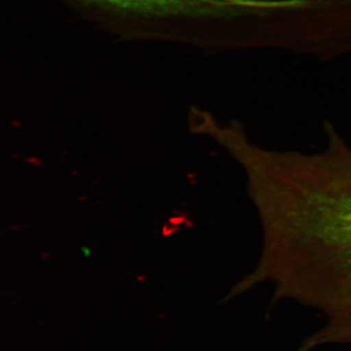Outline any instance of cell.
Returning a JSON list of instances; mask_svg holds the SVG:
<instances>
[{
	"instance_id": "cell-1",
	"label": "cell",
	"mask_w": 351,
	"mask_h": 351,
	"mask_svg": "<svg viewBox=\"0 0 351 351\" xmlns=\"http://www.w3.org/2000/svg\"><path fill=\"white\" fill-rule=\"evenodd\" d=\"M313 154L265 149L246 137L233 154L248 175L263 248L255 271L235 289L271 284L276 299L321 311L327 324L311 348L351 343V147L331 124Z\"/></svg>"
},
{
	"instance_id": "cell-2",
	"label": "cell",
	"mask_w": 351,
	"mask_h": 351,
	"mask_svg": "<svg viewBox=\"0 0 351 351\" xmlns=\"http://www.w3.org/2000/svg\"><path fill=\"white\" fill-rule=\"evenodd\" d=\"M124 40L170 41L206 49L223 43L245 0H61Z\"/></svg>"
}]
</instances>
